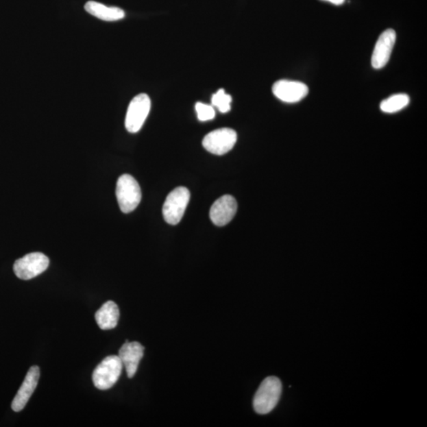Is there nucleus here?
<instances>
[{
    "label": "nucleus",
    "mask_w": 427,
    "mask_h": 427,
    "mask_svg": "<svg viewBox=\"0 0 427 427\" xmlns=\"http://www.w3.org/2000/svg\"><path fill=\"white\" fill-rule=\"evenodd\" d=\"M397 39L393 29H389L380 35L373 51L371 64L374 69H382L388 64Z\"/></svg>",
    "instance_id": "nucleus-9"
},
{
    "label": "nucleus",
    "mask_w": 427,
    "mask_h": 427,
    "mask_svg": "<svg viewBox=\"0 0 427 427\" xmlns=\"http://www.w3.org/2000/svg\"><path fill=\"white\" fill-rule=\"evenodd\" d=\"M123 369V364L118 356L106 357L96 367L93 374V382L100 390L111 389L119 379Z\"/></svg>",
    "instance_id": "nucleus-3"
},
{
    "label": "nucleus",
    "mask_w": 427,
    "mask_h": 427,
    "mask_svg": "<svg viewBox=\"0 0 427 427\" xmlns=\"http://www.w3.org/2000/svg\"><path fill=\"white\" fill-rule=\"evenodd\" d=\"M272 92L282 101L296 103L305 99L308 94V88L301 82L282 80L276 82L272 86Z\"/></svg>",
    "instance_id": "nucleus-8"
},
{
    "label": "nucleus",
    "mask_w": 427,
    "mask_h": 427,
    "mask_svg": "<svg viewBox=\"0 0 427 427\" xmlns=\"http://www.w3.org/2000/svg\"><path fill=\"white\" fill-rule=\"evenodd\" d=\"M39 378V367L37 366L31 367L27 376H25L22 387H21L18 393L13 400L12 408L14 411L19 413V411H22L25 408V406L27 405L31 395H32L34 390L37 388Z\"/></svg>",
    "instance_id": "nucleus-11"
},
{
    "label": "nucleus",
    "mask_w": 427,
    "mask_h": 427,
    "mask_svg": "<svg viewBox=\"0 0 427 427\" xmlns=\"http://www.w3.org/2000/svg\"><path fill=\"white\" fill-rule=\"evenodd\" d=\"M49 265L47 256L41 253H32L15 261L14 272L19 279L29 280L43 273Z\"/></svg>",
    "instance_id": "nucleus-5"
},
{
    "label": "nucleus",
    "mask_w": 427,
    "mask_h": 427,
    "mask_svg": "<svg viewBox=\"0 0 427 427\" xmlns=\"http://www.w3.org/2000/svg\"><path fill=\"white\" fill-rule=\"evenodd\" d=\"M231 102H232V97L226 94L223 89L219 90L212 96V106L220 112H228L231 109Z\"/></svg>",
    "instance_id": "nucleus-16"
},
{
    "label": "nucleus",
    "mask_w": 427,
    "mask_h": 427,
    "mask_svg": "<svg viewBox=\"0 0 427 427\" xmlns=\"http://www.w3.org/2000/svg\"><path fill=\"white\" fill-rule=\"evenodd\" d=\"M410 103V97L405 94L391 96L380 103V108L387 113L398 112L407 107Z\"/></svg>",
    "instance_id": "nucleus-15"
},
{
    "label": "nucleus",
    "mask_w": 427,
    "mask_h": 427,
    "mask_svg": "<svg viewBox=\"0 0 427 427\" xmlns=\"http://www.w3.org/2000/svg\"><path fill=\"white\" fill-rule=\"evenodd\" d=\"M116 195L121 212L125 214L133 212L142 199L140 184L130 174H123L118 179Z\"/></svg>",
    "instance_id": "nucleus-2"
},
{
    "label": "nucleus",
    "mask_w": 427,
    "mask_h": 427,
    "mask_svg": "<svg viewBox=\"0 0 427 427\" xmlns=\"http://www.w3.org/2000/svg\"><path fill=\"white\" fill-rule=\"evenodd\" d=\"M195 110H197L198 119L200 121H212L215 117L214 107L202 102H197L195 104Z\"/></svg>",
    "instance_id": "nucleus-17"
},
{
    "label": "nucleus",
    "mask_w": 427,
    "mask_h": 427,
    "mask_svg": "<svg viewBox=\"0 0 427 427\" xmlns=\"http://www.w3.org/2000/svg\"><path fill=\"white\" fill-rule=\"evenodd\" d=\"M120 318V310L114 302L109 301L105 303L97 311L95 319L97 326L102 330H109L117 327Z\"/></svg>",
    "instance_id": "nucleus-13"
},
{
    "label": "nucleus",
    "mask_w": 427,
    "mask_h": 427,
    "mask_svg": "<svg viewBox=\"0 0 427 427\" xmlns=\"http://www.w3.org/2000/svg\"><path fill=\"white\" fill-rule=\"evenodd\" d=\"M238 210V204L232 195H225L213 204L210 210V218L218 226L228 225Z\"/></svg>",
    "instance_id": "nucleus-10"
},
{
    "label": "nucleus",
    "mask_w": 427,
    "mask_h": 427,
    "mask_svg": "<svg viewBox=\"0 0 427 427\" xmlns=\"http://www.w3.org/2000/svg\"><path fill=\"white\" fill-rule=\"evenodd\" d=\"M144 347L138 342H128L121 347L118 356L126 369L127 377L132 378L137 372L138 364L143 357Z\"/></svg>",
    "instance_id": "nucleus-12"
},
{
    "label": "nucleus",
    "mask_w": 427,
    "mask_h": 427,
    "mask_svg": "<svg viewBox=\"0 0 427 427\" xmlns=\"http://www.w3.org/2000/svg\"><path fill=\"white\" fill-rule=\"evenodd\" d=\"M236 133L231 128L224 127L208 134L203 141V146L208 152L216 156H223L232 150L236 142Z\"/></svg>",
    "instance_id": "nucleus-7"
},
{
    "label": "nucleus",
    "mask_w": 427,
    "mask_h": 427,
    "mask_svg": "<svg viewBox=\"0 0 427 427\" xmlns=\"http://www.w3.org/2000/svg\"><path fill=\"white\" fill-rule=\"evenodd\" d=\"M87 12L97 19L106 22H115L125 17V13L119 8L107 7L104 4L95 1L87 2L85 5Z\"/></svg>",
    "instance_id": "nucleus-14"
},
{
    "label": "nucleus",
    "mask_w": 427,
    "mask_h": 427,
    "mask_svg": "<svg viewBox=\"0 0 427 427\" xmlns=\"http://www.w3.org/2000/svg\"><path fill=\"white\" fill-rule=\"evenodd\" d=\"M322 1L331 3L334 5H337V6H339V5L343 4L345 0H322Z\"/></svg>",
    "instance_id": "nucleus-18"
},
{
    "label": "nucleus",
    "mask_w": 427,
    "mask_h": 427,
    "mask_svg": "<svg viewBox=\"0 0 427 427\" xmlns=\"http://www.w3.org/2000/svg\"><path fill=\"white\" fill-rule=\"evenodd\" d=\"M151 101L146 94H141L132 100L126 114L125 127L127 132L136 133L141 130L150 112Z\"/></svg>",
    "instance_id": "nucleus-6"
},
{
    "label": "nucleus",
    "mask_w": 427,
    "mask_h": 427,
    "mask_svg": "<svg viewBox=\"0 0 427 427\" xmlns=\"http://www.w3.org/2000/svg\"><path fill=\"white\" fill-rule=\"evenodd\" d=\"M190 200V193L185 187H178L168 195L162 213L164 221L171 225L181 222Z\"/></svg>",
    "instance_id": "nucleus-4"
},
{
    "label": "nucleus",
    "mask_w": 427,
    "mask_h": 427,
    "mask_svg": "<svg viewBox=\"0 0 427 427\" xmlns=\"http://www.w3.org/2000/svg\"><path fill=\"white\" fill-rule=\"evenodd\" d=\"M282 383L276 377H269L263 380L257 389L254 399L256 413L265 415L273 410L281 397Z\"/></svg>",
    "instance_id": "nucleus-1"
}]
</instances>
